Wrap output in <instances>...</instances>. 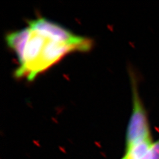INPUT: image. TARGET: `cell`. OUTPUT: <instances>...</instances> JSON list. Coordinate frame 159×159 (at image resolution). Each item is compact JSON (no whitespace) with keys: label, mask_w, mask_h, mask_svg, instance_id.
Masks as SVG:
<instances>
[{"label":"cell","mask_w":159,"mask_h":159,"mask_svg":"<svg viewBox=\"0 0 159 159\" xmlns=\"http://www.w3.org/2000/svg\"><path fill=\"white\" fill-rule=\"evenodd\" d=\"M29 27L44 33L57 41L81 47L88 51L92 46L89 39L78 36L59 25L58 24L44 18H38L29 22Z\"/></svg>","instance_id":"2"},{"label":"cell","mask_w":159,"mask_h":159,"mask_svg":"<svg viewBox=\"0 0 159 159\" xmlns=\"http://www.w3.org/2000/svg\"><path fill=\"white\" fill-rule=\"evenodd\" d=\"M133 110L126 132V147L152 139L150 125L145 108L139 96L135 79L131 75Z\"/></svg>","instance_id":"1"},{"label":"cell","mask_w":159,"mask_h":159,"mask_svg":"<svg viewBox=\"0 0 159 159\" xmlns=\"http://www.w3.org/2000/svg\"><path fill=\"white\" fill-rule=\"evenodd\" d=\"M121 159H126V158H125V157H123Z\"/></svg>","instance_id":"4"},{"label":"cell","mask_w":159,"mask_h":159,"mask_svg":"<svg viewBox=\"0 0 159 159\" xmlns=\"http://www.w3.org/2000/svg\"><path fill=\"white\" fill-rule=\"evenodd\" d=\"M29 31V27H27L19 31L10 33L6 37L7 45L16 53L18 61L23 55L27 41Z\"/></svg>","instance_id":"3"}]
</instances>
